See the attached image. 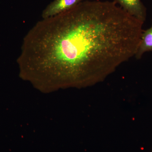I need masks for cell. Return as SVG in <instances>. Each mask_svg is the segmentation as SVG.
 I'll list each match as a JSON object with an SVG mask.
<instances>
[{"mask_svg":"<svg viewBox=\"0 0 152 152\" xmlns=\"http://www.w3.org/2000/svg\"><path fill=\"white\" fill-rule=\"evenodd\" d=\"M143 24L114 1H83L29 30L20 72L40 88L94 86L135 57Z\"/></svg>","mask_w":152,"mask_h":152,"instance_id":"6da1fadb","label":"cell"},{"mask_svg":"<svg viewBox=\"0 0 152 152\" xmlns=\"http://www.w3.org/2000/svg\"><path fill=\"white\" fill-rule=\"evenodd\" d=\"M84 0H54L47 6L42 12L43 19L55 16L69 10Z\"/></svg>","mask_w":152,"mask_h":152,"instance_id":"7a4b0ae2","label":"cell"},{"mask_svg":"<svg viewBox=\"0 0 152 152\" xmlns=\"http://www.w3.org/2000/svg\"><path fill=\"white\" fill-rule=\"evenodd\" d=\"M129 15L141 21L145 22L147 17V10L141 0H114Z\"/></svg>","mask_w":152,"mask_h":152,"instance_id":"3957f363","label":"cell"},{"mask_svg":"<svg viewBox=\"0 0 152 152\" xmlns=\"http://www.w3.org/2000/svg\"><path fill=\"white\" fill-rule=\"evenodd\" d=\"M148 52H152V25L148 29L143 31L135 57L140 59L145 53Z\"/></svg>","mask_w":152,"mask_h":152,"instance_id":"277c9868","label":"cell"},{"mask_svg":"<svg viewBox=\"0 0 152 152\" xmlns=\"http://www.w3.org/2000/svg\"></svg>","mask_w":152,"mask_h":152,"instance_id":"5b68a950","label":"cell"}]
</instances>
